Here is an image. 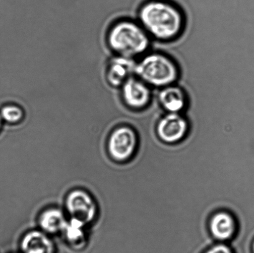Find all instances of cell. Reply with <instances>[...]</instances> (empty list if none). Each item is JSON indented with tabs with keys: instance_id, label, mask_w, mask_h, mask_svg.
Returning a JSON list of instances; mask_svg holds the SVG:
<instances>
[{
	"instance_id": "cell-4",
	"label": "cell",
	"mask_w": 254,
	"mask_h": 253,
	"mask_svg": "<svg viewBox=\"0 0 254 253\" xmlns=\"http://www.w3.org/2000/svg\"><path fill=\"white\" fill-rule=\"evenodd\" d=\"M138 136L131 124H126L115 129L109 140V152L113 159L126 162L135 154L138 146Z\"/></svg>"
},
{
	"instance_id": "cell-15",
	"label": "cell",
	"mask_w": 254,
	"mask_h": 253,
	"mask_svg": "<svg viewBox=\"0 0 254 253\" xmlns=\"http://www.w3.org/2000/svg\"><path fill=\"white\" fill-rule=\"evenodd\" d=\"M202 253H236L235 250L229 244L216 243Z\"/></svg>"
},
{
	"instance_id": "cell-11",
	"label": "cell",
	"mask_w": 254,
	"mask_h": 253,
	"mask_svg": "<svg viewBox=\"0 0 254 253\" xmlns=\"http://www.w3.org/2000/svg\"><path fill=\"white\" fill-rule=\"evenodd\" d=\"M20 253H57L56 245L49 234L40 230L27 232L19 244Z\"/></svg>"
},
{
	"instance_id": "cell-17",
	"label": "cell",
	"mask_w": 254,
	"mask_h": 253,
	"mask_svg": "<svg viewBox=\"0 0 254 253\" xmlns=\"http://www.w3.org/2000/svg\"><path fill=\"white\" fill-rule=\"evenodd\" d=\"M1 121H2V118L1 117V116H0V128H1Z\"/></svg>"
},
{
	"instance_id": "cell-13",
	"label": "cell",
	"mask_w": 254,
	"mask_h": 253,
	"mask_svg": "<svg viewBox=\"0 0 254 253\" xmlns=\"http://www.w3.org/2000/svg\"><path fill=\"white\" fill-rule=\"evenodd\" d=\"M85 225L80 220L71 218L62 232L66 242L74 249H81L86 244Z\"/></svg>"
},
{
	"instance_id": "cell-14",
	"label": "cell",
	"mask_w": 254,
	"mask_h": 253,
	"mask_svg": "<svg viewBox=\"0 0 254 253\" xmlns=\"http://www.w3.org/2000/svg\"><path fill=\"white\" fill-rule=\"evenodd\" d=\"M0 116L2 120L9 124H17L23 120L25 116L24 109L15 103L7 104L1 108Z\"/></svg>"
},
{
	"instance_id": "cell-1",
	"label": "cell",
	"mask_w": 254,
	"mask_h": 253,
	"mask_svg": "<svg viewBox=\"0 0 254 253\" xmlns=\"http://www.w3.org/2000/svg\"><path fill=\"white\" fill-rule=\"evenodd\" d=\"M136 19L152 41L162 44L178 41L188 24L183 9L171 0H146L139 6Z\"/></svg>"
},
{
	"instance_id": "cell-7",
	"label": "cell",
	"mask_w": 254,
	"mask_h": 253,
	"mask_svg": "<svg viewBox=\"0 0 254 253\" xmlns=\"http://www.w3.org/2000/svg\"><path fill=\"white\" fill-rule=\"evenodd\" d=\"M156 100L164 113H186L190 105L188 92L178 83L158 89Z\"/></svg>"
},
{
	"instance_id": "cell-9",
	"label": "cell",
	"mask_w": 254,
	"mask_h": 253,
	"mask_svg": "<svg viewBox=\"0 0 254 253\" xmlns=\"http://www.w3.org/2000/svg\"><path fill=\"white\" fill-rule=\"evenodd\" d=\"M208 229L216 242L229 244L237 234L238 221L233 213L226 210H219L209 220Z\"/></svg>"
},
{
	"instance_id": "cell-8",
	"label": "cell",
	"mask_w": 254,
	"mask_h": 253,
	"mask_svg": "<svg viewBox=\"0 0 254 253\" xmlns=\"http://www.w3.org/2000/svg\"><path fill=\"white\" fill-rule=\"evenodd\" d=\"M65 203L67 211L71 218L79 220L85 224L95 219L98 211L96 202L84 191H73L67 197Z\"/></svg>"
},
{
	"instance_id": "cell-5",
	"label": "cell",
	"mask_w": 254,
	"mask_h": 253,
	"mask_svg": "<svg viewBox=\"0 0 254 253\" xmlns=\"http://www.w3.org/2000/svg\"><path fill=\"white\" fill-rule=\"evenodd\" d=\"M121 98L129 110L142 113L150 107L153 89L138 77L131 76L121 87Z\"/></svg>"
},
{
	"instance_id": "cell-12",
	"label": "cell",
	"mask_w": 254,
	"mask_h": 253,
	"mask_svg": "<svg viewBox=\"0 0 254 253\" xmlns=\"http://www.w3.org/2000/svg\"><path fill=\"white\" fill-rule=\"evenodd\" d=\"M68 220L61 210L52 208L45 210L40 215L39 224L42 231L47 234H56L63 232Z\"/></svg>"
},
{
	"instance_id": "cell-10",
	"label": "cell",
	"mask_w": 254,
	"mask_h": 253,
	"mask_svg": "<svg viewBox=\"0 0 254 253\" xmlns=\"http://www.w3.org/2000/svg\"><path fill=\"white\" fill-rule=\"evenodd\" d=\"M136 60L114 55L109 61L106 71V81L114 88H121L129 78L134 75Z\"/></svg>"
},
{
	"instance_id": "cell-2",
	"label": "cell",
	"mask_w": 254,
	"mask_h": 253,
	"mask_svg": "<svg viewBox=\"0 0 254 253\" xmlns=\"http://www.w3.org/2000/svg\"><path fill=\"white\" fill-rule=\"evenodd\" d=\"M151 39L136 19L114 22L106 34V43L114 55L136 60L151 51Z\"/></svg>"
},
{
	"instance_id": "cell-3",
	"label": "cell",
	"mask_w": 254,
	"mask_h": 253,
	"mask_svg": "<svg viewBox=\"0 0 254 253\" xmlns=\"http://www.w3.org/2000/svg\"><path fill=\"white\" fill-rule=\"evenodd\" d=\"M182 74L180 65L176 59L166 52L149 51L136 59L134 76L153 89L178 83Z\"/></svg>"
},
{
	"instance_id": "cell-16",
	"label": "cell",
	"mask_w": 254,
	"mask_h": 253,
	"mask_svg": "<svg viewBox=\"0 0 254 253\" xmlns=\"http://www.w3.org/2000/svg\"><path fill=\"white\" fill-rule=\"evenodd\" d=\"M251 253H254V239L253 240L252 243H251Z\"/></svg>"
},
{
	"instance_id": "cell-6",
	"label": "cell",
	"mask_w": 254,
	"mask_h": 253,
	"mask_svg": "<svg viewBox=\"0 0 254 253\" xmlns=\"http://www.w3.org/2000/svg\"><path fill=\"white\" fill-rule=\"evenodd\" d=\"M190 123L186 113H164L157 120L156 130L161 141L168 144L180 142L190 130Z\"/></svg>"
}]
</instances>
